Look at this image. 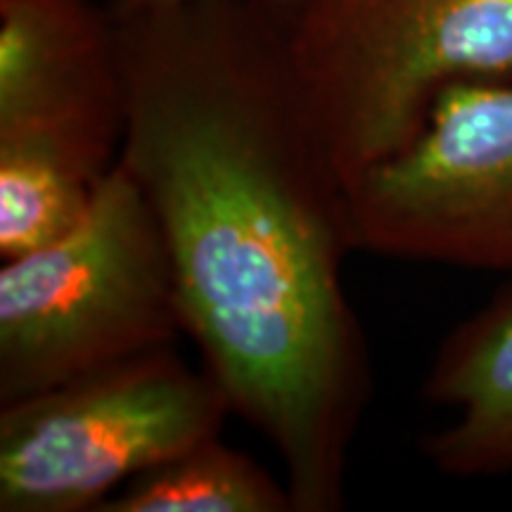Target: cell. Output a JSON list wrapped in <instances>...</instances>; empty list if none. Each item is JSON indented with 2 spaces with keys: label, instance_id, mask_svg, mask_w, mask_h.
Wrapping results in <instances>:
<instances>
[{
  "label": "cell",
  "instance_id": "6da1fadb",
  "mask_svg": "<svg viewBox=\"0 0 512 512\" xmlns=\"http://www.w3.org/2000/svg\"><path fill=\"white\" fill-rule=\"evenodd\" d=\"M117 19L131 171L162 228L183 332L283 463L294 512H337L368 347L342 283L347 188L294 88L273 0Z\"/></svg>",
  "mask_w": 512,
  "mask_h": 512
},
{
  "label": "cell",
  "instance_id": "7a4b0ae2",
  "mask_svg": "<svg viewBox=\"0 0 512 512\" xmlns=\"http://www.w3.org/2000/svg\"><path fill=\"white\" fill-rule=\"evenodd\" d=\"M280 15L294 88L347 190L420 136L448 86L512 79V0H294Z\"/></svg>",
  "mask_w": 512,
  "mask_h": 512
},
{
  "label": "cell",
  "instance_id": "3957f363",
  "mask_svg": "<svg viewBox=\"0 0 512 512\" xmlns=\"http://www.w3.org/2000/svg\"><path fill=\"white\" fill-rule=\"evenodd\" d=\"M185 335L162 228L117 159L86 216L0 268V406Z\"/></svg>",
  "mask_w": 512,
  "mask_h": 512
},
{
  "label": "cell",
  "instance_id": "277c9868",
  "mask_svg": "<svg viewBox=\"0 0 512 512\" xmlns=\"http://www.w3.org/2000/svg\"><path fill=\"white\" fill-rule=\"evenodd\" d=\"M230 411L221 384L174 347L0 406V512H100L117 491Z\"/></svg>",
  "mask_w": 512,
  "mask_h": 512
},
{
  "label": "cell",
  "instance_id": "5b68a950",
  "mask_svg": "<svg viewBox=\"0 0 512 512\" xmlns=\"http://www.w3.org/2000/svg\"><path fill=\"white\" fill-rule=\"evenodd\" d=\"M354 252L512 275V79L463 81L347 190Z\"/></svg>",
  "mask_w": 512,
  "mask_h": 512
},
{
  "label": "cell",
  "instance_id": "8992f818",
  "mask_svg": "<svg viewBox=\"0 0 512 512\" xmlns=\"http://www.w3.org/2000/svg\"><path fill=\"white\" fill-rule=\"evenodd\" d=\"M124 133L117 19L105 0H0V145L102 181Z\"/></svg>",
  "mask_w": 512,
  "mask_h": 512
},
{
  "label": "cell",
  "instance_id": "52a82bcc",
  "mask_svg": "<svg viewBox=\"0 0 512 512\" xmlns=\"http://www.w3.org/2000/svg\"><path fill=\"white\" fill-rule=\"evenodd\" d=\"M425 396L451 411L425 441L441 472L491 477L512 470V285L444 339Z\"/></svg>",
  "mask_w": 512,
  "mask_h": 512
},
{
  "label": "cell",
  "instance_id": "ba28073f",
  "mask_svg": "<svg viewBox=\"0 0 512 512\" xmlns=\"http://www.w3.org/2000/svg\"><path fill=\"white\" fill-rule=\"evenodd\" d=\"M100 512H294V503L285 479L219 434L131 479Z\"/></svg>",
  "mask_w": 512,
  "mask_h": 512
},
{
  "label": "cell",
  "instance_id": "9c48e42d",
  "mask_svg": "<svg viewBox=\"0 0 512 512\" xmlns=\"http://www.w3.org/2000/svg\"><path fill=\"white\" fill-rule=\"evenodd\" d=\"M171 3H178V0H105V5L112 12V17L138 15V12L164 8V5H171ZM273 3L280 5V8H287V5H292L294 0H273Z\"/></svg>",
  "mask_w": 512,
  "mask_h": 512
}]
</instances>
